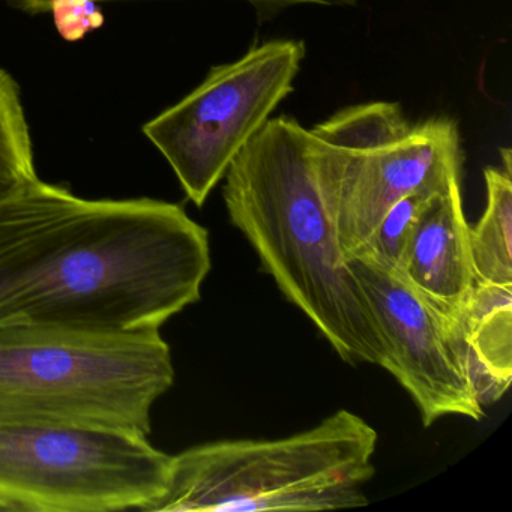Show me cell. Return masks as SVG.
Here are the masks:
<instances>
[{
    "instance_id": "cell-1",
    "label": "cell",
    "mask_w": 512,
    "mask_h": 512,
    "mask_svg": "<svg viewBox=\"0 0 512 512\" xmlns=\"http://www.w3.org/2000/svg\"><path fill=\"white\" fill-rule=\"evenodd\" d=\"M209 271L208 230L175 203L82 199L40 178L0 200V326L160 329Z\"/></svg>"
},
{
    "instance_id": "cell-2",
    "label": "cell",
    "mask_w": 512,
    "mask_h": 512,
    "mask_svg": "<svg viewBox=\"0 0 512 512\" xmlns=\"http://www.w3.org/2000/svg\"><path fill=\"white\" fill-rule=\"evenodd\" d=\"M224 179L230 221L284 298L344 362L385 370V340L341 251L334 200L314 166L307 128L290 116L269 119Z\"/></svg>"
},
{
    "instance_id": "cell-3",
    "label": "cell",
    "mask_w": 512,
    "mask_h": 512,
    "mask_svg": "<svg viewBox=\"0 0 512 512\" xmlns=\"http://www.w3.org/2000/svg\"><path fill=\"white\" fill-rule=\"evenodd\" d=\"M173 382L160 329L0 326V424L148 437L152 407Z\"/></svg>"
},
{
    "instance_id": "cell-4",
    "label": "cell",
    "mask_w": 512,
    "mask_h": 512,
    "mask_svg": "<svg viewBox=\"0 0 512 512\" xmlns=\"http://www.w3.org/2000/svg\"><path fill=\"white\" fill-rule=\"evenodd\" d=\"M377 431L350 410L278 440H224L172 457L149 512L331 511L368 503Z\"/></svg>"
},
{
    "instance_id": "cell-5",
    "label": "cell",
    "mask_w": 512,
    "mask_h": 512,
    "mask_svg": "<svg viewBox=\"0 0 512 512\" xmlns=\"http://www.w3.org/2000/svg\"><path fill=\"white\" fill-rule=\"evenodd\" d=\"M314 166L334 200L346 260L361 253L386 212L410 194L436 191L461 173L451 119L410 124L400 104L346 107L308 130Z\"/></svg>"
},
{
    "instance_id": "cell-6",
    "label": "cell",
    "mask_w": 512,
    "mask_h": 512,
    "mask_svg": "<svg viewBox=\"0 0 512 512\" xmlns=\"http://www.w3.org/2000/svg\"><path fill=\"white\" fill-rule=\"evenodd\" d=\"M170 464L137 434L0 424V511H146Z\"/></svg>"
},
{
    "instance_id": "cell-7",
    "label": "cell",
    "mask_w": 512,
    "mask_h": 512,
    "mask_svg": "<svg viewBox=\"0 0 512 512\" xmlns=\"http://www.w3.org/2000/svg\"><path fill=\"white\" fill-rule=\"evenodd\" d=\"M304 41L272 40L211 68L190 95L143 127L172 166L182 190L202 208L236 155L293 92Z\"/></svg>"
},
{
    "instance_id": "cell-8",
    "label": "cell",
    "mask_w": 512,
    "mask_h": 512,
    "mask_svg": "<svg viewBox=\"0 0 512 512\" xmlns=\"http://www.w3.org/2000/svg\"><path fill=\"white\" fill-rule=\"evenodd\" d=\"M347 262L385 340V370L412 397L424 427L449 415L482 419L484 409L464 361L454 310L419 292L400 272L364 257Z\"/></svg>"
},
{
    "instance_id": "cell-9",
    "label": "cell",
    "mask_w": 512,
    "mask_h": 512,
    "mask_svg": "<svg viewBox=\"0 0 512 512\" xmlns=\"http://www.w3.org/2000/svg\"><path fill=\"white\" fill-rule=\"evenodd\" d=\"M469 229L461 197V173L434 191L419 212L400 272L419 292L457 310L475 287Z\"/></svg>"
},
{
    "instance_id": "cell-10",
    "label": "cell",
    "mask_w": 512,
    "mask_h": 512,
    "mask_svg": "<svg viewBox=\"0 0 512 512\" xmlns=\"http://www.w3.org/2000/svg\"><path fill=\"white\" fill-rule=\"evenodd\" d=\"M454 319L479 401L496 403L512 380V284H475Z\"/></svg>"
},
{
    "instance_id": "cell-11",
    "label": "cell",
    "mask_w": 512,
    "mask_h": 512,
    "mask_svg": "<svg viewBox=\"0 0 512 512\" xmlns=\"http://www.w3.org/2000/svg\"><path fill=\"white\" fill-rule=\"evenodd\" d=\"M503 167H485L487 206L469 229L470 259L476 284H512L511 149H502Z\"/></svg>"
},
{
    "instance_id": "cell-12",
    "label": "cell",
    "mask_w": 512,
    "mask_h": 512,
    "mask_svg": "<svg viewBox=\"0 0 512 512\" xmlns=\"http://www.w3.org/2000/svg\"><path fill=\"white\" fill-rule=\"evenodd\" d=\"M38 178L22 91L0 68V200Z\"/></svg>"
},
{
    "instance_id": "cell-13",
    "label": "cell",
    "mask_w": 512,
    "mask_h": 512,
    "mask_svg": "<svg viewBox=\"0 0 512 512\" xmlns=\"http://www.w3.org/2000/svg\"><path fill=\"white\" fill-rule=\"evenodd\" d=\"M433 193L434 191H422V193L410 194L395 203L386 212L361 253L356 254L355 257H364L388 271L398 272L416 218L424 208L428 197Z\"/></svg>"
},
{
    "instance_id": "cell-14",
    "label": "cell",
    "mask_w": 512,
    "mask_h": 512,
    "mask_svg": "<svg viewBox=\"0 0 512 512\" xmlns=\"http://www.w3.org/2000/svg\"><path fill=\"white\" fill-rule=\"evenodd\" d=\"M49 13L53 14L59 35L70 43L83 40L104 23L97 0H53Z\"/></svg>"
},
{
    "instance_id": "cell-15",
    "label": "cell",
    "mask_w": 512,
    "mask_h": 512,
    "mask_svg": "<svg viewBox=\"0 0 512 512\" xmlns=\"http://www.w3.org/2000/svg\"><path fill=\"white\" fill-rule=\"evenodd\" d=\"M2 2L10 5L14 10L35 16V14L49 13L53 0H2ZM97 2L100 4L106 0H97ZM245 2L253 5L262 19H268L280 11L298 7V5H320V7H353L356 5V0H245Z\"/></svg>"
}]
</instances>
